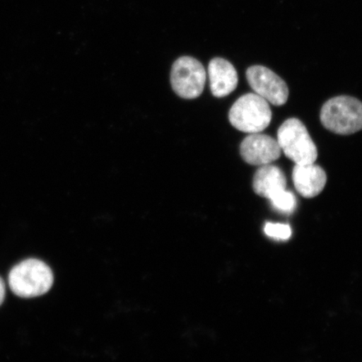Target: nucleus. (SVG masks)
<instances>
[{
	"label": "nucleus",
	"instance_id": "1",
	"mask_svg": "<svg viewBox=\"0 0 362 362\" xmlns=\"http://www.w3.org/2000/svg\"><path fill=\"white\" fill-rule=\"evenodd\" d=\"M54 282L53 273L44 262L29 259L20 262L8 274V285L13 293L30 298L43 296Z\"/></svg>",
	"mask_w": 362,
	"mask_h": 362
},
{
	"label": "nucleus",
	"instance_id": "2",
	"mask_svg": "<svg viewBox=\"0 0 362 362\" xmlns=\"http://www.w3.org/2000/svg\"><path fill=\"white\" fill-rule=\"evenodd\" d=\"M321 124L330 132L349 135L362 130V103L350 96L329 99L321 108Z\"/></svg>",
	"mask_w": 362,
	"mask_h": 362
},
{
	"label": "nucleus",
	"instance_id": "3",
	"mask_svg": "<svg viewBox=\"0 0 362 362\" xmlns=\"http://www.w3.org/2000/svg\"><path fill=\"white\" fill-rule=\"evenodd\" d=\"M229 120L235 129L242 132L261 133L271 123V108L259 95L247 93L238 98L230 107Z\"/></svg>",
	"mask_w": 362,
	"mask_h": 362
},
{
	"label": "nucleus",
	"instance_id": "4",
	"mask_svg": "<svg viewBox=\"0 0 362 362\" xmlns=\"http://www.w3.org/2000/svg\"><path fill=\"white\" fill-rule=\"evenodd\" d=\"M285 156L296 165L315 163L318 151L304 124L298 119H289L280 126L277 140Z\"/></svg>",
	"mask_w": 362,
	"mask_h": 362
},
{
	"label": "nucleus",
	"instance_id": "5",
	"mask_svg": "<svg viewBox=\"0 0 362 362\" xmlns=\"http://www.w3.org/2000/svg\"><path fill=\"white\" fill-rule=\"evenodd\" d=\"M170 81L175 93L184 99L201 96L205 87L206 71L202 63L191 57H182L172 66Z\"/></svg>",
	"mask_w": 362,
	"mask_h": 362
},
{
	"label": "nucleus",
	"instance_id": "6",
	"mask_svg": "<svg viewBox=\"0 0 362 362\" xmlns=\"http://www.w3.org/2000/svg\"><path fill=\"white\" fill-rule=\"evenodd\" d=\"M247 79L255 92L274 106H282L288 98L285 81L273 71L262 66H252L247 70Z\"/></svg>",
	"mask_w": 362,
	"mask_h": 362
},
{
	"label": "nucleus",
	"instance_id": "7",
	"mask_svg": "<svg viewBox=\"0 0 362 362\" xmlns=\"http://www.w3.org/2000/svg\"><path fill=\"white\" fill-rule=\"evenodd\" d=\"M281 151L277 140L260 133L248 135L240 147L244 161L252 165H269L279 158Z\"/></svg>",
	"mask_w": 362,
	"mask_h": 362
},
{
	"label": "nucleus",
	"instance_id": "8",
	"mask_svg": "<svg viewBox=\"0 0 362 362\" xmlns=\"http://www.w3.org/2000/svg\"><path fill=\"white\" fill-rule=\"evenodd\" d=\"M292 178L296 191L305 198L319 196L327 182V173L315 163L296 165L293 167Z\"/></svg>",
	"mask_w": 362,
	"mask_h": 362
},
{
	"label": "nucleus",
	"instance_id": "9",
	"mask_svg": "<svg viewBox=\"0 0 362 362\" xmlns=\"http://www.w3.org/2000/svg\"><path fill=\"white\" fill-rule=\"evenodd\" d=\"M211 90L216 98H224L237 88L238 76L236 69L228 61L215 58L208 66Z\"/></svg>",
	"mask_w": 362,
	"mask_h": 362
},
{
	"label": "nucleus",
	"instance_id": "10",
	"mask_svg": "<svg viewBox=\"0 0 362 362\" xmlns=\"http://www.w3.org/2000/svg\"><path fill=\"white\" fill-rule=\"evenodd\" d=\"M286 176L276 165H261L253 177V191L259 197L267 199H269L276 192L286 189Z\"/></svg>",
	"mask_w": 362,
	"mask_h": 362
},
{
	"label": "nucleus",
	"instance_id": "11",
	"mask_svg": "<svg viewBox=\"0 0 362 362\" xmlns=\"http://www.w3.org/2000/svg\"><path fill=\"white\" fill-rule=\"evenodd\" d=\"M269 200L276 210L284 214H291L296 209V198L292 192L286 191V189L276 192Z\"/></svg>",
	"mask_w": 362,
	"mask_h": 362
},
{
	"label": "nucleus",
	"instance_id": "12",
	"mask_svg": "<svg viewBox=\"0 0 362 362\" xmlns=\"http://www.w3.org/2000/svg\"><path fill=\"white\" fill-rule=\"evenodd\" d=\"M264 232L269 237L277 240H288L292 235L291 226L281 223H266Z\"/></svg>",
	"mask_w": 362,
	"mask_h": 362
},
{
	"label": "nucleus",
	"instance_id": "13",
	"mask_svg": "<svg viewBox=\"0 0 362 362\" xmlns=\"http://www.w3.org/2000/svg\"><path fill=\"white\" fill-rule=\"evenodd\" d=\"M6 298V284L1 277H0V305L3 304Z\"/></svg>",
	"mask_w": 362,
	"mask_h": 362
}]
</instances>
